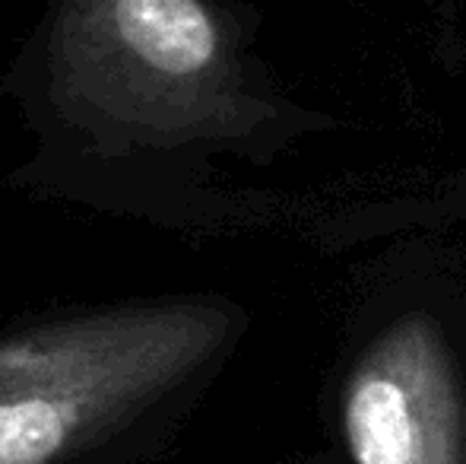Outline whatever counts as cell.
<instances>
[{
  "instance_id": "cell-1",
  "label": "cell",
  "mask_w": 466,
  "mask_h": 464,
  "mask_svg": "<svg viewBox=\"0 0 466 464\" xmlns=\"http://www.w3.org/2000/svg\"><path fill=\"white\" fill-rule=\"evenodd\" d=\"M32 153L4 188L98 217L181 226L213 156L282 121L222 0H45L0 74Z\"/></svg>"
},
{
  "instance_id": "cell-2",
  "label": "cell",
  "mask_w": 466,
  "mask_h": 464,
  "mask_svg": "<svg viewBox=\"0 0 466 464\" xmlns=\"http://www.w3.org/2000/svg\"><path fill=\"white\" fill-rule=\"evenodd\" d=\"M245 331L216 293L61 303L0 328V464H153Z\"/></svg>"
},
{
  "instance_id": "cell-3",
  "label": "cell",
  "mask_w": 466,
  "mask_h": 464,
  "mask_svg": "<svg viewBox=\"0 0 466 464\" xmlns=\"http://www.w3.org/2000/svg\"><path fill=\"white\" fill-rule=\"evenodd\" d=\"M352 464H466V414L444 341L403 318L359 356L343 391Z\"/></svg>"
}]
</instances>
